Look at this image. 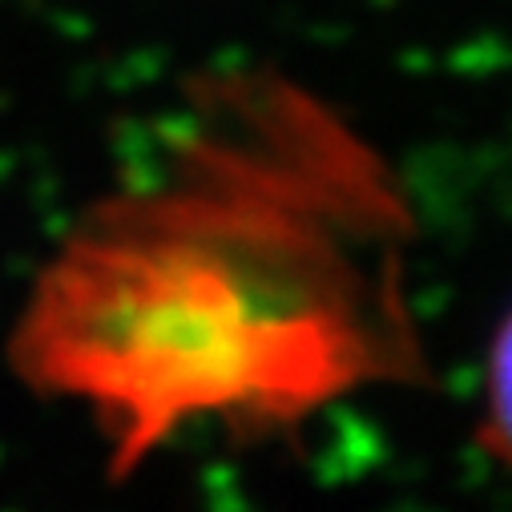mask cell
<instances>
[{
    "label": "cell",
    "instance_id": "6da1fadb",
    "mask_svg": "<svg viewBox=\"0 0 512 512\" xmlns=\"http://www.w3.org/2000/svg\"><path fill=\"white\" fill-rule=\"evenodd\" d=\"M392 202L303 89H190L146 178L101 198L37 279L17 371L89 408L113 472L186 424L279 428L404 367L379 271Z\"/></svg>",
    "mask_w": 512,
    "mask_h": 512
},
{
    "label": "cell",
    "instance_id": "7a4b0ae2",
    "mask_svg": "<svg viewBox=\"0 0 512 512\" xmlns=\"http://www.w3.org/2000/svg\"><path fill=\"white\" fill-rule=\"evenodd\" d=\"M488 436L512 456V315L488 355Z\"/></svg>",
    "mask_w": 512,
    "mask_h": 512
}]
</instances>
